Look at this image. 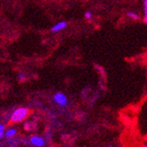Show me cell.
I'll return each mask as SVG.
<instances>
[{"mask_svg": "<svg viewBox=\"0 0 147 147\" xmlns=\"http://www.w3.org/2000/svg\"><path fill=\"white\" fill-rule=\"evenodd\" d=\"M144 23L147 24V0H144Z\"/></svg>", "mask_w": 147, "mask_h": 147, "instance_id": "cell-7", "label": "cell"}, {"mask_svg": "<svg viewBox=\"0 0 147 147\" xmlns=\"http://www.w3.org/2000/svg\"><path fill=\"white\" fill-rule=\"evenodd\" d=\"M5 134V125L1 124L0 125V137H3Z\"/></svg>", "mask_w": 147, "mask_h": 147, "instance_id": "cell-8", "label": "cell"}, {"mask_svg": "<svg viewBox=\"0 0 147 147\" xmlns=\"http://www.w3.org/2000/svg\"><path fill=\"white\" fill-rule=\"evenodd\" d=\"M30 142L32 145L36 146V147H42L45 144V141L44 139L41 138L40 136H32L30 137Z\"/></svg>", "mask_w": 147, "mask_h": 147, "instance_id": "cell-3", "label": "cell"}, {"mask_svg": "<svg viewBox=\"0 0 147 147\" xmlns=\"http://www.w3.org/2000/svg\"><path fill=\"white\" fill-rule=\"evenodd\" d=\"M67 23L65 22H60V23H58L57 24H55L52 28H51V32H60L62 30H64V29L67 27Z\"/></svg>", "mask_w": 147, "mask_h": 147, "instance_id": "cell-4", "label": "cell"}, {"mask_svg": "<svg viewBox=\"0 0 147 147\" xmlns=\"http://www.w3.org/2000/svg\"><path fill=\"white\" fill-rule=\"evenodd\" d=\"M29 115V110L26 108H19L16 109L11 115V122L16 123L24 120Z\"/></svg>", "mask_w": 147, "mask_h": 147, "instance_id": "cell-1", "label": "cell"}, {"mask_svg": "<svg viewBox=\"0 0 147 147\" xmlns=\"http://www.w3.org/2000/svg\"><path fill=\"white\" fill-rule=\"evenodd\" d=\"M53 100H54L55 103H57L58 106H60L62 108L67 107V98L62 92L55 93L54 96H53Z\"/></svg>", "mask_w": 147, "mask_h": 147, "instance_id": "cell-2", "label": "cell"}, {"mask_svg": "<svg viewBox=\"0 0 147 147\" xmlns=\"http://www.w3.org/2000/svg\"><path fill=\"white\" fill-rule=\"evenodd\" d=\"M17 133V130L16 128H13V127H10L9 129H7L5 131V136L6 138H11L13 136H14L16 135Z\"/></svg>", "mask_w": 147, "mask_h": 147, "instance_id": "cell-5", "label": "cell"}, {"mask_svg": "<svg viewBox=\"0 0 147 147\" xmlns=\"http://www.w3.org/2000/svg\"><path fill=\"white\" fill-rule=\"evenodd\" d=\"M84 16L86 19H91L92 18V13L91 12H86L85 14H84Z\"/></svg>", "mask_w": 147, "mask_h": 147, "instance_id": "cell-9", "label": "cell"}, {"mask_svg": "<svg viewBox=\"0 0 147 147\" xmlns=\"http://www.w3.org/2000/svg\"><path fill=\"white\" fill-rule=\"evenodd\" d=\"M19 79L20 80H22V79H24V78H25V76L24 75V74H20V75H19Z\"/></svg>", "mask_w": 147, "mask_h": 147, "instance_id": "cell-10", "label": "cell"}, {"mask_svg": "<svg viewBox=\"0 0 147 147\" xmlns=\"http://www.w3.org/2000/svg\"><path fill=\"white\" fill-rule=\"evenodd\" d=\"M127 16L130 18L134 19V20H138L139 19V16H138V14H136V13H134V12H128L127 13Z\"/></svg>", "mask_w": 147, "mask_h": 147, "instance_id": "cell-6", "label": "cell"}]
</instances>
